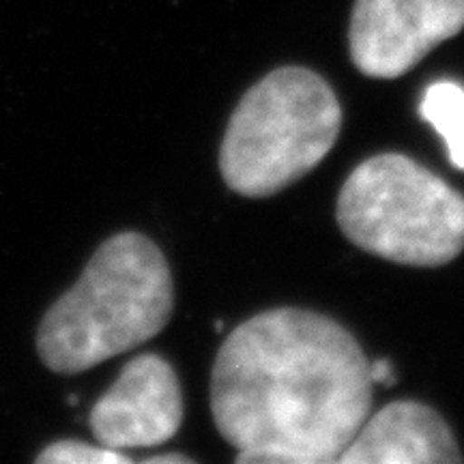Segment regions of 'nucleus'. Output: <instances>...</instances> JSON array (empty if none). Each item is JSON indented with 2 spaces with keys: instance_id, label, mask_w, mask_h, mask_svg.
<instances>
[{
  "instance_id": "f257e3e1",
  "label": "nucleus",
  "mask_w": 464,
  "mask_h": 464,
  "mask_svg": "<svg viewBox=\"0 0 464 464\" xmlns=\"http://www.w3.org/2000/svg\"><path fill=\"white\" fill-rule=\"evenodd\" d=\"M370 363L334 318L280 307L232 332L211 372V411L239 464L338 462L372 409Z\"/></svg>"
},
{
  "instance_id": "f03ea898",
  "label": "nucleus",
  "mask_w": 464,
  "mask_h": 464,
  "mask_svg": "<svg viewBox=\"0 0 464 464\" xmlns=\"http://www.w3.org/2000/svg\"><path fill=\"white\" fill-rule=\"evenodd\" d=\"M172 307V274L161 249L140 232H119L45 312L39 357L52 372H84L155 338Z\"/></svg>"
},
{
  "instance_id": "7ed1b4c3",
  "label": "nucleus",
  "mask_w": 464,
  "mask_h": 464,
  "mask_svg": "<svg viewBox=\"0 0 464 464\" xmlns=\"http://www.w3.org/2000/svg\"><path fill=\"white\" fill-rule=\"evenodd\" d=\"M342 108L332 86L305 67H282L241 97L226 127L219 170L232 191L274 196L314 170L334 149Z\"/></svg>"
},
{
  "instance_id": "20e7f679",
  "label": "nucleus",
  "mask_w": 464,
  "mask_h": 464,
  "mask_svg": "<svg viewBox=\"0 0 464 464\" xmlns=\"http://www.w3.org/2000/svg\"><path fill=\"white\" fill-rule=\"evenodd\" d=\"M338 224L374 256L440 266L464 249V196L402 153L374 155L342 185Z\"/></svg>"
},
{
  "instance_id": "39448f33",
  "label": "nucleus",
  "mask_w": 464,
  "mask_h": 464,
  "mask_svg": "<svg viewBox=\"0 0 464 464\" xmlns=\"http://www.w3.org/2000/svg\"><path fill=\"white\" fill-rule=\"evenodd\" d=\"M462 28L464 0H357L348 45L363 75L392 80Z\"/></svg>"
},
{
  "instance_id": "423d86ee",
  "label": "nucleus",
  "mask_w": 464,
  "mask_h": 464,
  "mask_svg": "<svg viewBox=\"0 0 464 464\" xmlns=\"http://www.w3.org/2000/svg\"><path fill=\"white\" fill-rule=\"evenodd\" d=\"M181 421V382L172 365L153 353L127 362L89 415L100 445L116 451L164 445Z\"/></svg>"
},
{
  "instance_id": "0eeeda50",
  "label": "nucleus",
  "mask_w": 464,
  "mask_h": 464,
  "mask_svg": "<svg viewBox=\"0 0 464 464\" xmlns=\"http://www.w3.org/2000/svg\"><path fill=\"white\" fill-rule=\"evenodd\" d=\"M342 464H454L462 454L450 426L421 402H392L363 421Z\"/></svg>"
},
{
  "instance_id": "6e6552de",
  "label": "nucleus",
  "mask_w": 464,
  "mask_h": 464,
  "mask_svg": "<svg viewBox=\"0 0 464 464\" xmlns=\"http://www.w3.org/2000/svg\"><path fill=\"white\" fill-rule=\"evenodd\" d=\"M420 114L448 147L451 166L464 170V89L456 82H434L423 92Z\"/></svg>"
},
{
  "instance_id": "1a4fd4ad",
  "label": "nucleus",
  "mask_w": 464,
  "mask_h": 464,
  "mask_svg": "<svg viewBox=\"0 0 464 464\" xmlns=\"http://www.w3.org/2000/svg\"><path fill=\"white\" fill-rule=\"evenodd\" d=\"M39 464H130L131 458L103 445H89L84 440H58L34 458Z\"/></svg>"
},
{
  "instance_id": "9d476101",
  "label": "nucleus",
  "mask_w": 464,
  "mask_h": 464,
  "mask_svg": "<svg viewBox=\"0 0 464 464\" xmlns=\"http://www.w3.org/2000/svg\"><path fill=\"white\" fill-rule=\"evenodd\" d=\"M370 379H372V382H379V385L392 387L396 382V372H393L390 359H381V362L370 363Z\"/></svg>"
},
{
  "instance_id": "9b49d317",
  "label": "nucleus",
  "mask_w": 464,
  "mask_h": 464,
  "mask_svg": "<svg viewBox=\"0 0 464 464\" xmlns=\"http://www.w3.org/2000/svg\"><path fill=\"white\" fill-rule=\"evenodd\" d=\"M147 464H161V462H191V458L183 454H164V456H150L144 460Z\"/></svg>"
}]
</instances>
